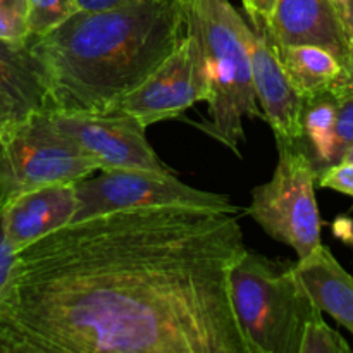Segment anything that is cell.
I'll list each match as a JSON object with an SVG mask.
<instances>
[{
  "label": "cell",
  "mask_w": 353,
  "mask_h": 353,
  "mask_svg": "<svg viewBox=\"0 0 353 353\" xmlns=\"http://www.w3.org/2000/svg\"><path fill=\"white\" fill-rule=\"evenodd\" d=\"M238 216L188 205L72 221L14 255L0 353H254L230 272Z\"/></svg>",
  "instance_id": "6da1fadb"
},
{
  "label": "cell",
  "mask_w": 353,
  "mask_h": 353,
  "mask_svg": "<svg viewBox=\"0 0 353 353\" xmlns=\"http://www.w3.org/2000/svg\"><path fill=\"white\" fill-rule=\"evenodd\" d=\"M185 37L179 0H137L78 10L26 48L45 90L47 110L103 112L137 88Z\"/></svg>",
  "instance_id": "7a4b0ae2"
},
{
  "label": "cell",
  "mask_w": 353,
  "mask_h": 353,
  "mask_svg": "<svg viewBox=\"0 0 353 353\" xmlns=\"http://www.w3.org/2000/svg\"><path fill=\"white\" fill-rule=\"evenodd\" d=\"M185 33L195 40L210 119L200 124L207 134L240 155L243 121L264 119L252 79V26L230 0H179Z\"/></svg>",
  "instance_id": "3957f363"
},
{
  "label": "cell",
  "mask_w": 353,
  "mask_h": 353,
  "mask_svg": "<svg viewBox=\"0 0 353 353\" xmlns=\"http://www.w3.org/2000/svg\"><path fill=\"white\" fill-rule=\"evenodd\" d=\"M234 314L254 353H299L303 327L317 310L293 262L245 250L230 272Z\"/></svg>",
  "instance_id": "277c9868"
},
{
  "label": "cell",
  "mask_w": 353,
  "mask_h": 353,
  "mask_svg": "<svg viewBox=\"0 0 353 353\" xmlns=\"http://www.w3.org/2000/svg\"><path fill=\"white\" fill-rule=\"evenodd\" d=\"M274 174L252 192L250 216L274 240L288 245L299 259L321 245V214L316 199L317 171L303 143L278 145Z\"/></svg>",
  "instance_id": "5b68a950"
},
{
  "label": "cell",
  "mask_w": 353,
  "mask_h": 353,
  "mask_svg": "<svg viewBox=\"0 0 353 353\" xmlns=\"http://www.w3.org/2000/svg\"><path fill=\"white\" fill-rule=\"evenodd\" d=\"M97 171V162L61 137L41 110L0 141V202L47 186L76 185Z\"/></svg>",
  "instance_id": "8992f818"
},
{
  "label": "cell",
  "mask_w": 353,
  "mask_h": 353,
  "mask_svg": "<svg viewBox=\"0 0 353 353\" xmlns=\"http://www.w3.org/2000/svg\"><path fill=\"white\" fill-rule=\"evenodd\" d=\"M95 178L76 183L78 210L74 221L112 210L155 205H188L240 212L228 195L203 192L179 181L174 172L100 171Z\"/></svg>",
  "instance_id": "52a82bcc"
},
{
  "label": "cell",
  "mask_w": 353,
  "mask_h": 353,
  "mask_svg": "<svg viewBox=\"0 0 353 353\" xmlns=\"http://www.w3.org/2000/svg\"><path fill=\"white\" fill-rule=\"evenodd\" d=\"M45 114L61 137L97 162L99 171L172 172L147 140V128L128 114L116 110H45Z\"/></svg>",
  "instance_id": "ba28073f"
},
{
  "label": "cell",
  "mask_w": 353,
  "mask_h": 353,
  "mask_svg": "<svg viewBox=\"0 0 353 353\" xmlns=\"http://www.w3.org/2000/svg\"><path fill=\"white\" fill-rule=\"evenodd\" d=\"M203 99L205 90L200 76L196 45L185 33L174 52L148 78L114 100L105 110L128 114L141 126L148 128L183 116L196 102H203Z\"/></svg>",
  "instance_id": "9c48e42d"
},
{
  "label": "cell",
  "mask_w": 353,
  "mask_h": 353,
  "mask_svg": "<svg viewBox=\"0 0 353 353\" xmlns=\"http://www.w3.org/2000/svg\"><path fill=\"white\" fill-rule=\"evenodd\" d=\"M250 61L255 97L262 117L269 123L278 145H295L303 138V99L286 76L268 23L250 21Z\"/></svg>",
  "instance_id": "30bf717a"
},
{
  "label": "cell",
  "mask_w": 353,
  "mask_h": 353,
  "mask_svg": "<svg viewBox=\"0 0 353 353\" xmlns=\"http://www.w3.org/2000/svg\"><path fill=\"white\" fill-rule=\"evenodd\" d=\"M2 203V202H0ZM3 233L14 254L72 223L78 210L76 185L33 190L2 203Z\"/></svg>",
  "instance_id": "8fae6325"
},
{
  "label": "cell",
  "mask_w": 353,
  "mask_h": 353,
  "mask_svg": "<svg viewBox=\"0 0 353 353\" xmlns=\"http://www.w3.org/2000/svg\"><path fill=\"white\" fill-rule=\"evenodd\" d=\"M268 28L279 45H317L333 52L340 62L348 52L330 0H276Z\"/></svg>",
  "instance_id": "7c38bea8"
},
{
  "label": "cell",
  "mask_w": 353,
  "mask_h": 353,
  "mask_svg": "<svg viewBox=\"0 0 353 353\" xmlns=\"http://www.w3.org/2000/svg\"><path fill=\"white\" fill-rule=\"evenodd\" d=\"M293 274L314 305L353 334V278L323 243L293 262Z\"/></svg>",
  "instance_id": "4fadbf2b"
},
{
  "label": "cell",
  "mask_w": 353,
  "mask_h": 353,
  "mask_svg": "<svg viewBox=\"0 0 353 353\" xmlns=\"http://www.w3.org/2000/svg\"><path fill=\"white\" fill-rule=\"evenodd\" d=\"M0 102L19 119L47 110L45 90L24 43L0 40Z\"/></svg>",
  "instance_id": "5bb4252c"
},
{
  "label": "cell",
  "mask_w": 353,
  "mask_h": 353,
  "mask_svg": "<svg viewBox=\"0 0 353 353\" xmlns=\"http://www.w3.org/2000/svg\"><path fill=\"white\" fill-rule=\"evenodd\" d=\"M279 61L286 76L303 99V102L330 92L341 72V62L333 52L317 45H279Z\"/></svg>",
  "instance_id": "9a60e30c"
},
{
  "label": "cell",
  "mask_w": 353,
  "mask_h": 353,
  "mask_svg": "<svg viewBox=\"0 0 353 353\" xmlns=\"http://www.w3.org/2000/svg\"><path fill=\"white\" fill-rule=\"evenodd\" d=\"M303 147L309 152L317 174L336 164V99L330 92L303 102Z\"/></svg>",
  "instance_id": "2e32d148"
},
{
  "label": "cell",
  "mask_w": 353,
  "mask_h": 353,
  "mask_svg": "<svg viewBox=\"0 0 353 353\" xmlns=\"http://www.w3.org/2000/svg\"><path fill=\"white\" fill-rule=\"evenodd\" d=\"M78 10V0H28V38L45 37Z\"/></svg>",
  "instance_id": "e0dca14e"
},
{
  "label": "cell",
  "mask_w": 353,
  "mask_h": 353,
  "mask_svg": "<svg viewBox=\"0 0 353 353\" xmlns=\"http://www.w3.org/2000/svg\"><path fill=\"white\" fill-rule=\"evenodd\" d=\"M350 345L324 321L319 309L309 317L303 327L299 353H350Z\"/></svg>",
  "instance_id": "ac0fdd59"
},
{
  "label": "cell",
  "mask_w": 353,
  "mask_h": 353,
  "mask_svg": "<svg viewBox=\"0 0 353 353\" xmlns=\"http://www.w3.org/2000/svg\"><path fill=\"white\" fill-rule=\"evenodd\" d=\"M28 0H0V40L24 43L28 40Z\"/></svg>",
  "instance_id": "d6986e66"
},
{
  "label": "cell",
  "mask_w": 353,
  "mask_h": 353,
  "mask_svg": "<svg viewBox=\"0 0 353 353\" xmlns=\"http://www.w3.org/2000/svg\"><path fill=\"white\" fill-rule=\"evenodd\" d=\"M336 99V159L353 143V92L343 93Z\"/></svg>",
  "instance_id": "ffe728a7"
},
{
  "label": "cell",
  "mask_w": 353,
  "mask_h": 353,
  "mask_svg": "<svg viewBox=\"0 0 353 353\" xmlns=\"http://www.w3.org/2000/svg\"><path fill=\"white\" fill-rule=\"evenodd\" d=\"M317 183L321 188L334 190L353 196V164L343 161L331 164L317 174Z\"/></svg>",
  "instance_id": "44dd1931"
},
{
  "label": "cell",
  "mask_w": 353,
  "mask_h": 353,
  "mask_svg": "<svg viewBox=\"0 0 353 353\" xmlns=\"http://www.w3.org/2000/svg\"><path fill=\"white\" fill-rule=\"evenodd\" d=\"M348 92H353V48L347 52V55L341 61L340 76L330 88V93L333 97H340Z\"/></svg>",
  "instance_id": "7402d4cb"
},
{
  "label": "cell",
  "mask_w": 353,
  "mask_h": 353,
  "mask_svg": "<svg viewBox=\"0 0 353 353\" xmlns=\"http://www.w3.org/2000/svg\"><path fill=\"white\" fill-rule=\"evenodd\" d=\"M2 212H3V207L2 203H0V292H2L7 278H9L10 268H12V262H14V255H16L12 252V248L9 247V243H7L6 233H3Z\"/></svg>",
  "instance_id": "603a6c76"
},
{
  "label": "cell",
  "mask_w": 353,
  "mask_h": 353,
  "mask_svg": "<svg viewBox=\"0 0 353 353\" xmlns=\"http://www.w3.org/2000/svg\"><path fill=\"white\" fill-rule=\"evenodd\" d=\"M336 9L338 17H340L341 30H343L345 41H347V48L352 50L353 48V0H340Z\"/></svg>",
  "instance_id": "cb8c5ba5"
},
{
  "label": "cell",
  "mask_w": 353,
  "mask_h": 353,
  "mask_svg": "<svg viewBox=\"0 0 353 353\" xmlns=\"http://www.w3.org/2000/svg\"><path fill=\"white\" fill-rule=\"evenodd\" d=\"M274 6L276 0H247V6L243 9L250 21L261 17L265 23H269V19L272 16V10H274Z\"/></svg>",
  "instance_id": "d4e9b609"
},
{
  "label": "cell",
  "mask_w": 353,
  "mask_h": 353,
  "mask_svg": "<svg viewBox=\"0 0 353 353\" xmlns=\"http://www.w3.org/2000/svg\"><path fill=\"white\" fill-rule=\"evenodd\" d=\"M19 123H23V119H19L17 114L10 110L6 103L0 102V141L6 140Z\"/></svg>",
  "instance_id": "484cf974"
},
{
  "label": "cell",
  "mask_w": 353,
  "mask_h": 353,
  "mask_svg": "<svg viewBox=\"0 0 353 353\" xmlns=\"http://www.w3.org/2000/svg\"><path fill=\"white\" fill-rule=\"evenodd\" d=\"M130 2H137V0H78L79 10H103Z\"/></svg>",
  "instance_id": "4316f807"
},
{
  "label": "cell",
  "mask_w": 353,
  "mask_h": 353,
  "mask_svg": "<svg viewBox=\"0 0 353 353\" xmlns=\"http://www.w3.org/2000/svg\"><path fill=\"white\" fill-rule=\"evenodd\" d=\"M340 161L343 162H348V164H353V143L350 145V147L347 148V150L343 152V155H341Z\"/></svg>",
  "instance_id": "83f0119b"
},
{
  "label": "cell",
  "mask_w": 353,
  "mask_h": 353,
  "mask_svg": "<svg viewBox=\"0 0 353 353\" xmlns=\"http://www.w3.org/2000/svg\"><path fill=\"white\" fill-rule=\"evenodd\" d=\"M331 3H333V6H338V2H340V0H330Z\"/></svg>",
  "instance_id": "f1b7e54d"
},
{
  "label": "cell",
  "mask_w": 353,
  "mask_h": 353,
  "mask_svg": "<svg viewBox=\"0 0 353 353\" xmlns=\"http://www.w3.org/2000/svg\"><path fill=\"white\" fill-rule=\"evenodd\" d=\"M241 3H243V7L247 6V0H241Z\"/></svg>",
  "instance_id": "f546056e"
}]
</instances>
